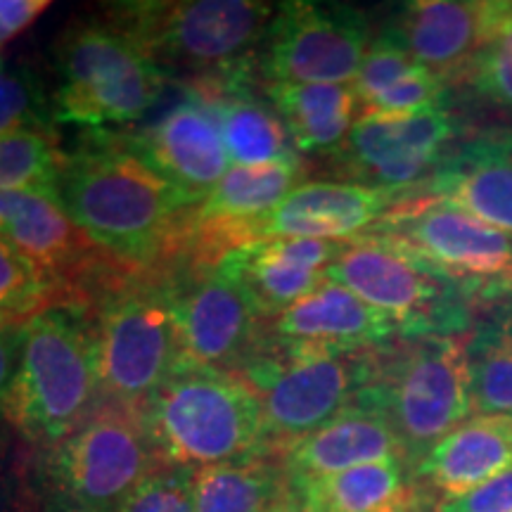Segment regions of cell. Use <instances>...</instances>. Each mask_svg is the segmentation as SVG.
<instances>
[{
  "instance_id": "d6986e66",
  "label": "cell",
  "mask_w": 512,
  "mask_h": 512,
  "mask_svg": "<svg viewBox=\"0 0 512 512\" xmlns=\"http://www.w3.org/2000/svg\"><path fill=\"white\" fill-rule=\"evenodd\" d=\"M399 337L384 313L332 280L264 323L268 342L318 351H373Z\"/></svg>"
},
{
  "instance_id": "f35d334b",
  "label": "cell",
  "mask_w": 512,
  "mask_h": 512,
  "mask_svg": "<svg viewBox=\"0 0 512 512\" xmlns=\"http://www.w3.org/2000/svg\"><path fill=\"white\" fill-rule=\"evenodd\" d=\"M24 325H0V418H3V403L10 392L12 377L17 373L19 356L24 344Z\"/></svg>"
},
{
  "instance_id": "e0dca14e",
  "label": "cell",
  "mask_w": 512,
  "mask_h": 512,
  "mask_svg": "<svg viewBox=\"0 0 512 512\" xmlns=\"http://www.w3.org/2000/svg\"><path fill=\"white\" fill-rule=\"evenodd\" d=\"M403 197V192L363 183H299L278 207L259 219L252 240L349 242L368 233Z\"/></svg>"
},
{
  "instance_id": "3957f363",
  "label": "cell",
  "mask_w": 512,
  "mask_h": 512,
  "mask_svg": "<svg viewBox=\"0 0 512 512\" xmlns=\"http://www.w3.org/2000/svg\"><path fill=\"white\" fill-rule=\"evenodd\" d=\"M278 5L256 0H157L107 5L112 27L159 67L190 69L200 81L247 79Z\"/></svg>"
},
{
  "instance_id": "603a6c76",
  "label": "cell",
  "mask_w": 512,
  "mask_h": 512,
  "mask_svg": "<svg viewBox=\"0 0 512 512\" xmlns=\"http://www.w3.org/2000/svg\"><path fill=\"white\" fill-rule=\"evenodd\" d=\"M427 190L512 235V133L489 131L444 157Z\"/></svg>"
},
{
  "instance_id": "d590c367",
  "label": "cell",
  "mask_w": 512,
  "mask_h": 512,
  "mask_svg": "<svg viewBox=\"0 0 512 512\" xmlns=\"http://www.w3.org/2000/svg\"><path fill=\"white\" fill-rule=\"evenodd\" d=\"M117 512H195L192 472L166 465L147 477Z\"/></svg>"
},
{
  "instance_id": "44dd1931",
  "label": "cell",
  "mask_w": 512,
  "mask_h": 512,
  "mask_svg": "<svg viewBox=\"0 0 512 512\" xmlns=\"http://www.w3.org/2000/svg\"><path fill=\"white\" fill-rule=\"evenodd\" d=\"M280 458L290 482L313 484L358 465L408 460V453L387 415L356 401L316 432L294 441Z\"/></svg>"
},
{
  "instance_id": "f546056e",
  "label": "cell",
  "mask_w": 512,
  "mask_h": 512,
  "mask_svg": "<svg viewBox=\"0 0 512 512\" xmlns=\"http://www.w3.org/2000/svg\"><path fill=\"white\" fill-rule=\"evenodd\" d=\"M69 155H64L50 131L27 128L0 136V192L57 190Z\"/></svg>"
},
{
  "instance_id": "60d3db41",
  "label": "cell",
  "mask_w": 512,
  "mask_h": 512,
  "mask_svg": "<svg viewBox=\"0 0 512 512\" xmlns=\"http://www.w3.org/2000/svg\"><path fill=\"white\" fill-rule=\"evenodd\" d=\"M3 496H5V479H3V458H0V508H3Z\"/></svg>"
},
{
  "instance_id": "484cf974",
  "label": "cell",
  "mask_w": 512,
  "mask_h": 512,
  "mask_svg": "<svg viewBox=\"0 0 512 512\" xmlns=\"http://www.w3.org/2000/svg\"><path fill=\"white\" fill-rule=\"evenodd\" d=\"M268 100L285 121L302 155L339 150L356 124L354 86L335 83H268Z\"/></svg>"
},
{
  "instance_id": "83f0119b",
  "label": "cell",
  "mask_w": 512,
  "mask_h": 512,
  "mask_svg": "<svg viewBox=\"0 0 512 512\" xmlns=\"http://www.w3.org/2000/svg\"><path fill=\"white\" fill-rule=\"evenodd\" d=\"M479 311L465 335L472 411L512 418V302Z\"/></svg>"
},
{
  "instance_id": "d6a6232c",
  "label": "cell",
  "mask_w": 512,
  "mask_h": 512,
  "mask_svg": "<svg viewBox=\"0 0 512 512\" xmlns=\"http://www.w3.org/2000/svg\"><path fill=\"white\" fill-rule=\"evenodd\" d=\"M53 119L48 98L38 76L29 67H3L0 64V136L27 128L50 131Z\"/></svg>"
},
{
  "instance_id": "d4e9b609",
  "label": "cell",
  "mask_w": 512,
  "mask_h": 512,
  "mask_svg": "<svg viewBox=\"0 0 512 512\" xmlns=\"http://www.w3.org/2000/svg\"><path fill=\"white\" fill-rule=\"evenodd\" d=\"M197 98L214 112L223 145L235 166H268L299 159L285 121L271 100L261 102L247 91V79L200 81Z\"/></svg>"
},
{
  "instance_id": "6da1fadb",
  "label": "cell",
  "mask_w": 512,
  "mask_h": 512,
  "mask_svg": "<svg viewBox=\"0 0 512 512\" xmlns=\"http://www.w3.org/2000/svg\"><path fill=\"white\" fill-rule=\"evenodd\" d=\"M60 202L83 233L121 266L166 278L188 259L195 197L164 178L133 145L102 143L69 157Z\"/></svg>"
},
{
  "instance_id": "cb8c5ba5",
  "label": "cell",
  "mask_w": 512,
  "mask_h": 512,
  "mask_svg": "<svg viewBox=\"0 0 512 512\" xmlns=\"http://www.w3.org/2000/svg\"><path fill=\"white\" fill-rule=\"evenodd\" d=\"M512 467V418L475 415L448 432L415 465L422 486L439 498L460 496Z\"/></svg>"
},
{
  "instance_id": "ac0fdd59",
  "label": "cell",
  "mask_w": 512,
  "mask_h": 512,
  "mask_svg": "<svg viewBox=\"0 0 512 512\" xmlns=\"http://www.w3.org/2000/svg\"><path fill=\"white\" fill-rule=\"evenodd\" d=\"M344 249L330 240H256L228 252L216 264L264 320L280 316L325 283V271Z\"/></svg>"
},
{
  "instance_id": "4dcf8cb0",
  "label": "cell",
  "mask_w": 512,
  "mask_h": 512,
  "mask_svg": "<svg viewBox=\"0 0 512 512\" xmlns=\"http://www.w3.org/2000/svg\"><path fill=\"white\" fill-rule=\"evenodd\" d=\"M53 304L55 294L46 278L27 256L0 238V325H22Z\"/></svg>"
},
{
  "instance_id": "ba28073f",
  "label": "cell",
  "mask_w": 512,
  "mask_h": 512,
  "mask_svg": "<svg viewBox=\"0 0 512 512\" xmlns=\"http://www.w3.org/2000/svg\"><path fill=\"white\" fill-rule=\"evenodd\" d=\"M100 399L143 408L181 373V325L171 275L133 278L91 309Z\"/></svg>"
},
{
  "instance_id": "9c48e42d",
  "label": "cell",
  "mask_w": 512,
  "mask_h": 512,
  "mask_svg": "<svg viewBox=\"0 0 512 512\" xmlns=\"http://www.w3.org/2000/svg\"><path fill=\"white\" fill-rule=\"evenodd\" d=\"M53 121L83 128L131 124L155 105L166 74L110 22L74 24L57 46Z\"/></svg>"
},
{
  "instance_id": "5bb4252c",
  "label": "cell",
  "mask_w": 512,
  "mask_h": 512,
  "mask_svg": "<svg viewBox=\"0 0 512 512\" xmlns=\"http://www.w3.org/2000/svg\"><path fill=\"white\" fill-rule=\"evenodd\" d=\"M171 290L181 325V370L235 373L259 347L266 320L216 266L171 275Z\"/></svg>"
},
{
  "instance_id": "52a82bcc",
  "label": "cell",
  "mask_w": 512,
  "mask_h": 512,
  "mask_svg": "<svg viewBox=\"0 0 512 512\" xmlns=\"http://www.w3.org/2000/svg\"><path fill=\"white\" fill-rule=\"evenodd\" d=\"M325 278L384 313L401 337L467 335L482 309L451 275L375 233L344 242Z\"/></svg>"
},
{
  "instance_id": "8992f818",
  "label": "cell",
  "mask_w": 512,
  "mask_h": 512,
  "mask_svg": "<svg viewBox=\"0 0 512 512\" xmlns=\"http://www.w3.org/2000/svg\"><path fill=\"white\" fill-rule=\"evenodd\" d=\"M375 351H318L261 337L235 375L259 401L266 451L283 456L294 441L354 406L373 377Z\"/></svg>"
},
{
  "instance_id": "1f68e13d",
  "label": "cell",
  "mask_w": 512,
  "mask_h": 512,
  "mask_svg": "<svg viewBox=\"0 0 512 512\" xmlns=\"http://www.w3.org/2000/svg\"><path fill=\"white\" fill-rule=\"evenodd\" d=\"M470 76L479 93L512 107V3H489L486 36Z\"/></svg>"
},
{
  "instance_id": "9a60e30c",
  "label": "cell",
  "mask_w": 512,
  "mask_h": 512,
  "mask_svg": "<svg viewBox=\"0 0 512 512\" xmlns=\"http://www.w3.org/2000/svg\"><path fill=\"white\" fill-rule=\"evenodd\" d=\"M456 133L458 121L446 105L408 117H358L339 157L363 185L406 195L411 185L430 181Z\"/></svg>"
},
{
  "instance_id": "7402d4cb",
  "label": "cell",
  "mask_w": 512,
  "mask_h": 512,
  "mask_svg": "<svg viewBox=\"0 0 512 512\" xmlns=\"http://www.w3.org/2000/svg\"><path fill=\"white\" fill-rule=\"evenodd\" d=\"M489 3L415 0L406 3L382 36L446 83L470 74L486 36Z\"/></svg>"
},
{
  "instance_id": "74e56055",
  "label": "cell",
  "mask_w": 512,
  "mask_h": 512,
  "mask_svg": "<svg viewBox=\"0 0 512 512\" xmlns=\"http://www.w3.org/2000/svg\"><path fill=\"white\" fill-rule=\"evenodd\" d=\"M48 8V0H0V48L27 31Z\"/></svg>"
},
{
  "instance_id": "4316f807",
  "label": "cell",
  "mask_w": 512,
  "mask_h": 512,
  "mask_svg": "<svg viewBox=\"0 0 512 512\" xmlns=\"http://www.w3.org/2000/svg\"><path fill=\"white\" fill-rule=\"evenodd\" d=\"M302 486L320 512H418L422 503V484L408 460L358 465Z\"/></svg>"
},
{
  "instance_id": "b9f144b4",
  "label": "cell",
  "mask_w": 512,
  "mask_h": 512,
  "mask_svg": "<svg viewBox=\"0 0 512 512\" xmlns=\"http://www.w3.org/2000/svg\"><path fill=\"white\" fill-rule=\"evenodd\" d=\"M62 512H86V510H74V508H67V510H62Z\"/></svg>"
},
{
  "instance_id": "5b68a950",
  "label": "cell",
  "mask_w": 512,
  "mask_h": 512,
  "mask_svg": "<svg viewBox=\"0 0 512 512\" xmlns=\"http://www.w3.org/2000/svg\"><path fill=\"white\" fill-rule=\"evenodd\" d=\"M143 415L171 467L195 472L268 453L259 401L235 373L181 370L147 399Z\"/></svg>"
},
{
  "instance_id": "e575fe53",
  "label": "cell",
  "mask_w": 512,
  "mask_h": 512,
  "mask_svg": "<svg viewBox=\"0 0 512 512\" xmlns=\"http://www.w3.org/2000/svg\"><path fill=\"white\" fill-rule=\"evenodd\" d=\"M420 67L422 64L415 62L401 46H396L392 38H375L370 43L366 57H363V64L354 81L358 107L377 98V95L392 88L401 79H406V76H411Z\"/></svg>"
},
{
  "instance_id": "ffe728a7",
  "label": "cell",
  "mask_w": 512,
  "mask_h": 512,
  "mask_svg": "<svg viewBox=\"0 0 512 512\" xmlns=\"http://www.w3.org/2000/svg\"><path fill=\"white\" fill-rule=\"evenodd\" d=\"M131 145L145 162L197 202H202L230 169L219 121L197 95L178 102Z\"/></svg>"
},
{
  "instance_id": "7bdbcfd3",
  "label": "cell",
  "mask_w": 512,
  "mask_h": 512,
  "mask_svg": "<svg viewBox=\"0 0 512 512\" xmlns=\"http://www.w3.org/2000/svg\"><path fill=\"white\" fill-rule=\"evenodd\" d=\"M510 133H512V131H510Z\"/></svg>"
},
{
  "instance_id": "7c38bea8",
  "label": "cell",
  "mask_w": 512,
  "mask_h": 512,
  "mask_svg": "<svg viewBox=\"0 0 512 512\" xmlns=\"http://www.w3.org/2000/svg\"><path fill=\"white\" fill-rule=\"evenodd\" d=\"M0 238L36 266L53 290L55 304L93 309L128 280L143 278L102 252L76 226L57 190L0 192Z\"/></svg>"
},
{
  "instance_id": "8fae6325",
  "label": "cell",
  "mask_w": 512,
  "mask_h": 512,
  "mask_svg": "<svg viewBox=\"0 0 512 512\" xmlns=\"http://www.w3.org/2000/svg\"><path fill=\"white\" fill-rule=\"evenodd\" d=\"M368 233L451 275L479 306L512 302V235L475 219L446 197H401Z\"/></svg>"
},
{
  "instance_id": "277c9868",
  "label": "cell",
  "mask_w": 512,
  "mask_h": 512,
  "mask_svg": "<svg viewBox=\"0 0 512 512\" xmlns=\"http://www.w3.org/2000/svg\"><path fill=\"white\" fill-rule=\"evenodd\" d=\"M358 401L387 415L415 467L472 413L465 335L401 337L377 349Z\"/></svg>"
},
{
  "instance_id": "7a4b0ae2",
  "label": "cell",
  "mask_w": 512,
  "mask_h": 512,
  "mask_svg": "<svg viewBox=\"0 0 512 512\" xmlns=\"http://www.w3.org/2000/svg\"><path fill=\"white\" fill-rule=\"evenodd\" d=\"M100 401L91 309L53 304L24 325L3 418L27 444L55 448Z\"/></svg>"
},
{
  "instance_id": "2e32d148",
  "label": "cell",
  "mask_w": 512,
  "mask_h": 512,
  "mask_svg": "<svg viewBox=\"0 0 512 512\" xmlns=\"http://www.w3.org/2000/svg\"><path fill=\"white\" fill-rule=\"evenodd\" d=\"M299 159L268 166H230L190 214V266H216L233 249L249 245L252 230L299 185Z\"/></svg>"
},
{
  "instance_id": "8d00e7d4",
  "label": "cell",
  "mask_w": 512,
  "mask_h": 512,
  "mask_svg": "<svg viewBox=\"0 0 512 512\" xmlns=\"http://www.w3.org/2000/svg\"><path fill=\"white\" fill-rule=\"evenodd\" d=\"M434 512H512V467L467 494L439 498Z\"/></svg>"
},
{
  "instance_id": "f1b7e54d",
  "label": "cell",
  "mask_w": 512,
  "mask_h": 512,
  "mask_svg": "<svg viewBox=\"0 0 512 512\" xmlns=\"http://www.w3.org/2000/svg\"><path fill=\"white\" fill-rule=\"evenodd\" d=\"M287 472L273 453L192 472L195 512H268L283 494Z\"/></svg>"
},
{
  "instance_id": "ab89813d",
  "label": "cell",
  "mask_w": 512,
  "mask_h": 512,
  "mask_svg": "<svg viewBox=\"0 0 512 512\" xmlns=\"http://www.w3.org/2000/svg\"><path fill=\"white\" fill-rule=\"evenodd\" d=\"M268 512H320V510L306 486L294 484L287 479L283 494H280V498Z\"/></svg>"
},
{
  "instance_id": "4fadbf2b",
  "label": "cell",
  "mask_w": 512,
  "mask_h": 512,
  "mask_svg": "<svg viewBox=\"0 0 512 512\" xmlns=\"http://www.w3.org/2000/svg\"><path fill=\"white\" fill-rule=\"evenodd\" d=\"M370 24L349 5L283 3L259 50L268 83H354L370 48Z\"/></svg>"
},
{
  "instance_id": "30bf717a",
  "label": "cell",
  "mask_w": 512,
  "mask_h": 512,
  "mask_svg": "<svg viewBox=\"0 0 512 512\" xmlns=\"http://www.w3.org/2000/svg\"><path fill=\"white\" fill-rule=\"evenodd\" d=\"M166 467L143 408L100 399L76 430L50 448V482L74 510L117 512Z\"/></svg>"
},
{
  "instance_id": "836d02e7",
  "label": "cell",
  "mask_w": 512,
  "mask_h": 512,
  "mask_svg": "<svg viewBox=\"0 0 512 512\" xmlns=\"http://www.w3.org/2000/svg\"><path fill=\"white\" fill-rule=\"evenodd\" d=\"M446 81L430 69L420 67L411 76L361 105V117H408L444 105Z\"/></svg>"
}]
</instances>
